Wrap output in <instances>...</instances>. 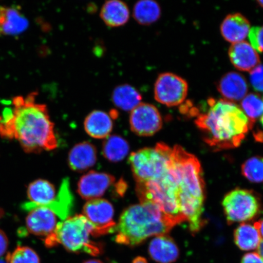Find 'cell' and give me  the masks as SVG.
I'll list each match as a JSON object with an SVG mask.
<instances>
[{
    "label": "cell",
    "mask_w": 263,
    "mask_h": 263,
    "mask_svg": "<svg viewBox=\"0 0 263 263\" xmlns=\"http://www.w3.org/2000/svg\"><path fill=\"white\" fill-rule=\"evenodd\" d=\"M37 93L17 97L12 109L0 121V136L18 141L26 152L40 153L58 147L54 125L47 106L36 102Z\"/></svg>",
    "instance_id": "6da1fadb"
},
{
    "label": "cell",
    "mask_w": 263,
    "mask_h": 263,
    "mask_svg": "<svg viewBox=\"0 0 263 263\" xmlns=\"http://www.w3.org/2000/svg\"><path fill=\"white\" fill-rule=\"evenodd\" d=\"M209 108L195 120L203 139L217 149L238 147L244 140L253 124L241 108L232 102L213 98L207 101Z\"/></svg>",
    "instance_id": "7a4b0ae2"
},
{
    "label": "cell",
    "mask_w": 263,
    "mask_h": 263,
    "mask_svg": "<svg viewBox=\"0 0 263 263\" xmlns=\"http://www.w3.org/2000/svg\"><path fill=\"white\" fill-rule=\"evenodd\" d=\"M175 225L154 203L141 202L124 210L115 227L118 244L136 246L147 239L166 235Z\"/></svg>",
    "instance_id": "3957f363"
},
{
    "label": "cell",
    "mask_w": 263,
    "mask_h": 263,
    "mask_svg": "<svg viewBox=\"0 0 263 263\" xmlns=\"http://www.w3.org/2000/svg\"><path fill=\"white\" fill-rule=\"evenodd\" d=\"M172 167V163L168 172L159 179L137 183V193L140 202L154 203L176 226L186 219L180 212L178 184Z\"/></svg>",
    "instance_id": "277c9868"
},
{
    "label": "cell",
    "mask_w": 263,
    "mask_h": 263,
    "mask_svg": "<svg viewBox=\"0 0 263 263\" xmlns=\"http://www.w3.org/2000/svg\"><path fill=\"white\" fill-rule=\"evenodd\" d=\"M93 231V226L83 215L69 217L58 223L54 234L45 240V245L52 248L60 244L69 252L97 256L101 254L102 247L91 241Z\"/></svg>",
    "instance_id": "5b68a950"
},
{
    "label": "cell",
    "mask_w": 263,
    "mask_h": 263,
    "mask_svg": "<svg viewBox=\"0 0 263 263\" xmlns=\"http://www.w3.org/2000/svg\"><path fill=\"white\" fill-rule=\"evenodd\" d=\"M173 168L178 184V197L205 200V183L198 159L183 147L172 148Z\"/></svg>",
    "instance_id": "8992f818"
},
{
    "label": "cell",
    "mask_w": 263,
    "mask_h": 263,
    "mask_svg": "<svg viewBox=\"0 0 263 263\" xmlns=\"http://www.w3.org/2000/svg\"><path fill=\"white\" fill-rule=\"evenodd\" d=\"M129 162L137 183L156 180L168 172L172 163V148L159 143L155 147L132 153Z\"/></svg>",
    "instance_id": "52a82bcc"
},
{
    "label": "cell",
    "mask_w": 263,
    "mask_h": 263,
    "mask_svg": "<svg viewBox=\"0 0 263 263\" xmlns=\"http://www.w3.org/2000/svg\"><path fill=\"white\" fill-rule=\"evenodd\" d=\"M227 221L233 223L250 221L260 210V201L252 191L235 189L226 195L222 201Z\"/></svg>",
    "instance_id": "ba28073f"
},
{
    "label": "cell",
    "mask_w": 263,
    "mask_h": 263,
    "mask_svg": "<svg viewBox=\"0 0 263 263\" xmlns=\"http://www.w3.org/2000/svg\"><path fill=\"white\" fill-rule=\"evenodd\" d=\"M188 90V84L183 78L172 73H164L157 79L154 98L167 107L177 106L185 100Z\"/></svg>",
    "instance_id": "9c48e42d"
},
{
    "label": "cell",
    "mask_w": 263,
    "mask_h": 263,
    "mask_svg": "<svg viewBox=\"0 0 263 263\" xmlns=\"http://www.w3.org/2000/svg\"><path fill=\"white\" fill-rule=\"evenodd\" d=\"M83 215L93 226V236L114 233L116 223L114 221V209L106 199L88 200L83 208Z\"/></svg>",
    "instance_id": "30bf717a"
},
{
    "label": "cell",
    "mask_w": 263,
    "mask_h": 263,
    "mask_svg": "<svg viewBox=\"0 0 263 263\" xmlns=\"http://www.w3.org/2000/svg\"><path fill=\"white\" fill-rule=\"evenodd\" d=\"M130 129L140 137L153 136L163 126L162 116L153 104L141 103L130 111Z\"/></svg>",
    "instance_id": "8fae6325"
},
{
    "label": "cell",
    "mask_w": 263,
    "mask_h": 263,
    "mask_svg": "<svg viewBox=\"0 0 263 263\" xmlns=\"http://www.w3.org/2000/svg\"><path fill=\"white\" fill-rule=\"evenodd\" d=\"M115 182V177L110 174L92 171L79 181L78 192L82 198L88 201L97 199L103 196Z\"/></svg>",
    "instance_id": "7c38bea8"
},
{
    "label": "cell",
    "mask_w": 263,
    "mask_h": 263,
    "mask_svg": "<svg viewBox=\"0 0 263 263\" xmlns=\"http://www.w3.org/2000/svg\"><path fill=\"white\" fill-rule=\"evenodd\" d=\"M26 219V229L31 234L45 237V240L54 234L58 225L57 215L50 209L37 207L29 210Z\"/></svg>",
    "instance_id": "4fadbf2b"
},
{
    "label": "cell",
    "mask_w": 263,
    "mask_h": 263,
    "mask_svg": "<svg viewBox=\"0 0 263 263\" xmlns=\"http://www.w3.org/2000/svg\"><path fill=\"white\" fill-rule=\"evenodd\" d=\"M28 26V20L18 9L0 6V36L21 34Z\"/></svg>",
    "instance_id": "5bb4252c"
},
{
    "label": "cell",
    "mask_w": 263,
    "mask_h": 263,
    "mask_svg": "<svg viewBox=\"0 0 263 263\" xmlns=\"http://www.w3.org/2000/svg\"><path fill=\"white\" fill-rule=\"evenodd\" d=\"M229 55L233 66L241 71H251L260 62L258 52L251 44L244 41L231 45Z\"/></svg>",
    "instance_id": "9a60e30c"
},
{
    "label": "cell",
    "mask_w": 263,
    "mask_h": 263,
    "mask_svg": "<svg viewBox=\"0 0 263 263\" xmlns=\"http://www.w3.org/2000/svg\"><path fill=\"white\" fill-rule=\"evenodd\" d=\"M217 87L226 100L230 102L242 100L248 91V85L245 78L236 72H229L223 75Z\"/></svg>",
    "instance_id": "2e32d148"
},
{
    "label": "cell",
    "mask_w": 263,
    "mask_h": 263,
    "mask_svg": "<svg viewBox=\"0 0 263 263\" xmlns=\"http://www.w3.org/2000/svg\"><path fill=\"white\" fill-rule=\"evenodd\" d=\"M148 252L151 258L158 263H173L179 256L178 247L167 235L156 236L150 242Z\"/></svg>",
    "instance_id": "e0dca14e"
},
{
    "label": "cell",
    "mask_w": 263,
    "mask_h": 263,
    "mask_svg": "<svg viewBox=\"0 0 263 263\" xmlns=\"http://www.w3.org/2000/svg\"><path fill=\"white\" fill-rule=\"evenodd\" d=\"M250 29L251 24L248 18L240 13L228 15L221 25L222 37L233 44L244 41Z\"/></svg>",
    "instance_id": "ac0fdd59"
},
{
    "label": "cell",
    "mask_w": 263,
    "mask_h": 263,
    "mask_svg": "<svg viewBox=\"0 0 263 263\" xmlns=\"http://www.w3.org/2000/svg\"><path fill=\"white\" fill-rule=\"evenodd\" d=\"M97 160L96 148L84 141L75 145L68 154V164L74 172H82L95 165Z\"/></svg>",
    "instance_id": "d6986e66"
},
{
    "label": "cell",
    "mask_w": 263,
    "mask_h": 263,
    "mask_svg": "<svg viewBox=\"0 0 263 263\" xmlns=\"http://www.w3.org/2000/svg\"><path fill=\"white\" fill-rule=\"evenodd\" d=\"M84 129L94 139H106L113 130V117L103 110H93L84 120Z\"/></svg>",
    "instance_id": "ffe728a7"
},
{
    "label": "cell",
    "mask_w": 263,
    "mask_h": 263,
    "mask_svg": "<svg viewBox=\"0 0 263 263\" xmlns=\"http://www.w3.org/2000/svg\"><path fill=\"white\" fill-rule=\"evenodd\" d=\"M54 186L47 180L39 179L29 185L28 196L31 202L23 205V209L29 211L36 207L43 206L51 203L55 199Z\"/></svg>",
    "instance_id": "44dd1931"
},
{
    "label": "cell",
    "mask_w": 263,
    "mask_h": 263,
    "mask_svg": "<svg viewBox=\"0 0 263 263\" xmlns=\"http://www.w3.org/2000/svg\"><path fill=\"white\" fill-rule=\"evenodd\" d=\"M100 16L104 24L109 27H120L129 21L130 11L124 2L120 0H108L102 6Z\"/></svg>",
    "instance_id": "7402d4cb"
},
{
    "label": "cell",
    "mask_w": 263,
    "mask_h": 263,
    "mask_svg": "<svg viewBox=\"0 0 263 263\" xmlns=\"http://www.w3.org/2000/svg\"><path fill=\"white\" fill-rule=\"evenodd\" d=\"M73 202L74 198L70 190V181L68 178H65L62 180L60 190L54 201L42 207L50 209L63 221L70 217L69 216L73 209Z\"/></svg>",
    "instance_id": "603a6c76"
},
{
    "label": "cell",
    "mask_w": 263,
    "mask_h": 263,
    "mask_svg": "<svg viewBox=\"0 0 263 263\" xmlns=\"http://www.w3.org/2000/svg\"><path fill=\"white\" fill-rule=\"evenodd\" d=\"M111 99L115 106L120 109L131 111L141 103L142 97L136 88L123 84L115 88Z\"/></svg>",
    "instance_id": "cb8c5ba5"
},
{
    "label": "cell",
    "mask_w": 263,
    "mask_h": 263,
    "mask_svg": "<svg viewBox=\"0 0 263 263\" xmlns=\"http://www.w3.org/2000/svg\"><path fill=\"white\" fill-rule=\"evenodd\" d=\"M261 238L258 230L250 223H241L234 232L235 244L242 251H250L258 248Z\"/></svg>",
    "instance_id": "d4e9b609"
},
{
    "label": "cell",
    "mask_w": 263,
    "mask_h": 263,
    "mask_svg": "<svg viewBox=\"0 0 263 263\" xmlns=\"http://www.w3.org/2000/svg\"><path fill=\"white\" fill-rule=\"evenodd\" d=\"M161 16V8L153 0H140L133 9V16L138 24L149 25L156 22Z\"/></svg>",
    "instance_id": "484cf974"
},
{
    "label": "cell",
    "mask_w": 263,
    "mask_h": 263,
    "mask_svg": "<svg viewBox=\"0 0 263 263\" xmlns=\"http://www.w3.org/2000/svg\"><path fill=\"white\" fill-rule=\"evenodd\" d=\"M129 151V144L120 136L108 137L103 143V156L111 162H118L123 160L127 156Z\"/></svg>",
    "instance_id": "4316f807"
},
{
    "label": "cell",
    "mask_w": 263,
    "mask_h": 263,
    "mask_svg": "<svg viewBox=\"0 0 263 263\" xmlns=\"http://www.w3.org/2000/svg\"><path fill=\"white\" fill-rule=\"evenodd\" d=\"M242 110L254 125L256 119L263 115V98L256 93H250L242 99Z\"/></svg>",
    "instance_id": "83f0119b"
},
{
    "label": "cell",
    "mask_w": 263,
    "mask_h": 263,
    "mask_svg": "<svg viewBox=\"0 0 263 263\" xmlns=\"http://www.w3.org/2000/svg\"><path fill=\"white\" fill-rule=\"evenodd\" d=\"M242 174L252 182H263V157H253L246 160L241 167Z\"/></svg>",
    "instance_id": "f1b7e54d"
},
{
    "label": "cell",
    "mask_w": 263,
    "mask_h": 263,
    "mask_svg": "<svg viewBox=\"0 0 263 263\" xmlns=\"http://www.w3.org/2000/svg\"><path fill=\"white\" fill-rule=\"evenodd\" d=\"M8 263H40V258L34 251L28 247L19 246L6 256Z\"/></svg>",
    "instance_id": "f546056e"
},
{
    "label": "cell",
    "mask_w": 263,
    "mask_h": 263,
    "mask_svg": "<svg viewBox=\"0 0 263 263\" xmlns=\"http://www.w3.org/2000/svg\"><path fill=\"white\" fill-rule=\"evenodd\" d=\"M249 39L256 52H263V26H255L250 29Z\"/></svg>",
    "instance_id": "4dcf8cb0"
},
{
    "label": "cell",
    "mask_w": 263,
    "mask_h": 263,
    "mask_svg": "<svg viewBox=\"0 0 263 263\" xmlns=\"http://www.w3.org/2000/svg\"><path fill=\"white\" fill-rule=\"evenodd\" d=\"M250 81L256 91L263 92V64H259L251 70Z\"/></svg>",
    "instance_id": "1f68e13d"
},
{
    "label": "cell",
    "mask_w": 263,
    "mask_h": 263,
    "mask_svg": "<svg viewBox=\"0 0 263 263\" xmlns=\"http://www.w3.org/2000/svg\"><path fill=\"white\" fill-rule=\"evenodd\" d=\"M241 263H263V259L257 253H248L243 256Z\"/></svg>",
    "instance_id": "d6a6232c"
},
{
    "label": "cell",
    "mask_w": 263,
    "mask_h": 263,
    "mask_svg": "<svg viewBox=\"0 0 263 263\" xmlns=\"http://www.w3.org/2000/svg\"><path fill=\"white\" fill-rule=\"evenodd\" d=\"M8 239L5 233L0 230V256L5 254L8 249Z\"/></svg>",
    "instance_id": "836d02e7"
},
{
    "label": "cell",
    "mask_w": 263,
    "mask_h": 263,
    "mask_svg": "<svg viewBox=\"0 0 263 263\" xmlns=\"http://www.w3.org/2000/svg\"><path fill=\"white\" fill-rule=\"evenodd\" d=\"M254 226L256 229L258 230L261 238L263 239V219L259 220V221L255 222Z\"/></svg>",
    "instance_id": "e575fe53"
},
{
    "label": "cell",
    "mask_w": 263,
    "mask_h": 263,
    "mask_svg": "<svg viewBox=\"0 0 263 263\" xmlns=\"http://www.w3.org/2000/svg\"><path fill=\"white\" fill-rule=\"evenodd\" d=\"M133 263H148L147 259L143 256H137L135 258Z\"/></svg>",
    "instance_id": "d590c367"
},
{
    "label": "cell",
    "mask_w": 263,
    "mask_h": 263,
    "mask_svg": "<svg viewBox=\"0 0 263 263\" xmlns=\"http://www.w3.org/2000/svg\"><path fill=\"white\" fill-rule=\"evenodd\" d=\"M258 254L263 259V241H261L258 248Z\"/></svg>",
    "instance_id": "8d00e7d4"
},
{
    "label": "cell",
    "mask_w": 263,
    "mask_h": 263,
    "mask_svg": "<svg viewBox=\"0 0 263 263\" xmlns=\"http://www.w3.org/2000/svg\"><path fill=\"white\" fill-rule=\"evenodd\" d=\"M83 263H103L100 260H98V259H89V260H87L86 261L84 262Z\"/></svg>",
    "instance_id": "74e56055"
},
{
    "label": "cell",
    "mask_w": 263,
    "mask_h": 263,
    "mask_svg": "<svg viewBox=\"0 0 263 263\" xmlns=\"http://www.w3.org/2000/svg\"><path fill=\"white\" fill-rule=\"evenodd\" d=\"M257 3L259 6H260L263 8V1H258Z\"/></svg>",
    "instance_id": "f35d334b"
},
{
    "label": "cell",
    "mask_w": 263,
    "mask_h": 263,
    "mask_svg": "<svg viewBox=\"0 0 263 263\" xmlns=\"http://www.w3.org/2000/svg\"><path fill=\"white\" fill-rule=\"evenodd\" d=\"M0 263H8V262H5L4 260H3V259H0Z\"/></svg>",
    "instance_id": "ab89813d"
}]
</instances>
